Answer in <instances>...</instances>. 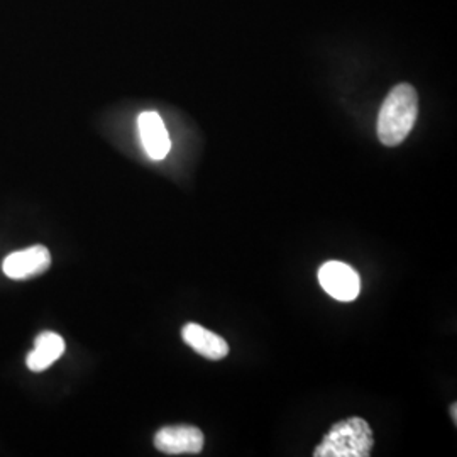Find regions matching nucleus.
<instances>
[{"label":"nucleus","instance_id":"nucleus-4","mask_svg":"<svg viewBox=\"0 0 457 457\" xmlns=\"http://www.w3.org/2000/svg\"><path fill=\"white\" fill-rule=\"evenodd\" d=\"M154 445L170 456L198 454L204 449V434L192 425H170L158 430Z\"/></svg>","mask_w":457,"mask_h":457},{"label":"nucleus","instance_id":"nucleus-5","mask_svg":"<svg viewBox=\"0 0 457 457\" xmlns=\"http://www.w3.org/2000/svg\"><path fill=\"white\" fill-rule=\"evenodd\" d=\"M51 266V254L45 245H33L22 251L9 254L4 262L2 270L5 277L12 279H28L45 273Z\"/></svg>","mask_w":457,"mask_h":457},{"label":"nucleus","instance_id":"nucleus-7","mask_svg":"<svg viewBox=\"0 0 457 457\" xmlns=\"http://www.w3.org/2000/svg\"><path fill=\"white\" fill-rule=\"evenodd\" d=\"M181 337L194 351L207 360H222L228 356V343L205 327L187 324L181 330Z\"/></svg>","mask_w":457,"mask_h":457},{"label":"nucleus","instance_id":"nucleus-3","mask_svg":"<svg viewBox=\"0 0 457 457\" xmlns=\"http://www.w3.org/2000/svg\"><path fill=\"white\" fill-rule=\"evenodd\" d=\"M319 281L332 298L353 302L361 290L360 275L343 262H327L319 270Z\"/></svg>","mask_w":457,"mask_h":457},{"label":"nucleus","instance_id":"nucleus-6","mask_svg":"<svg viewBox=\"0 0 457 457\" xmlns=\"http://www.w3.org/2000/svg\"><path fill=\"white\" fill-rule=\"evenodd\" d=\"M137 128H139L141 143L146 149L147 156L154 162L164 160L170 153L171 141L160 114L154 111L143 112L137 117Z\"/></svg>","mask_w":457,"mask_h":457},{"label":"nucleus","instance_id":"nucleus-2","mask_svg":"<svg viewBox=\"0 0 457 457\" xmlns=\"http://www.w3.org/2000/svg\"><path fill=\"white\" fill-rule=\"evenodd\" d=\"M375 445L373 430L370 424L360 419L351 417L334 425L324 441L315 451V457H370Z\"/></svg>","mask_w":457,"mask_h":457},{"label":"nucleus","instance_id":"nucleus-9","mask_svg":"<svg viewBox=\"0 0 457 457\" xmlns=\"http://www.w3.org/2000/svg\"><path fill=\"white\" fill-rule=\"evenodd\" d=\"M453 419H454V422H457V413H456V403L453 405Z\"/></svg>","mask_w":457,"mask_h":457},{"label":"nucleus","instance_id":"nucleus-1","mask_svg":"<svg viewBox=\"0 0 457 457\" xmlns=\"http://www.w3.org/2000/svg\"><path fill=\"white\" fill-rule=\"evenodd\" d=\"M419 115V96L409 83L393 87L378 115V139L385 146L402 145L415 126Z\"/></svg>","mask_w":457,"mask_h":457},{"label":"nucleus","instance_id":"nucleus-8","mask_svg":"<svg viewBox=\"0 0 457 457\" xmlns=\"http://www.w3.org/2000/svg\"><path fill=\"white\" fill-rule=\"evenodd\" d=\"M65 353V341L56 332H43L36 337L34 349L28 354V368L39 373L48 370L54 361L60 360Z\"/></svg>","mask_w":457,"mask_h":457}]
</instances>
